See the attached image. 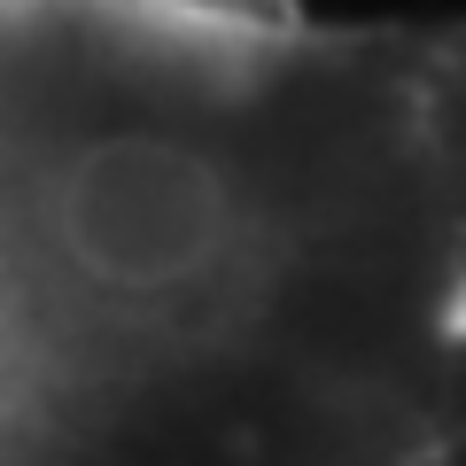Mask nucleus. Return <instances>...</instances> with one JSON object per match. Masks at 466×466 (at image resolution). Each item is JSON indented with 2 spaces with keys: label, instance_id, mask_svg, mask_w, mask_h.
<instances>
[{
  "label": "nucleus",
  "instance_id": "1",
  "mask_svg": "<svg viewBox=\"0 0 466 466\" xmlns=\"http://www.w3.org/2000/svg\"><path fill=\"white\" fill-rule=\"evenodd\" d=\"M0 466H466L459 24L0 0Z\"/></svg>",
  "mask_w": 466,
  "mask_h": 466
}]
</instances>
